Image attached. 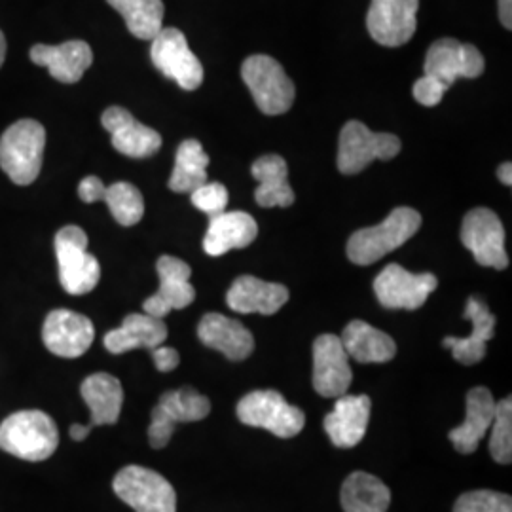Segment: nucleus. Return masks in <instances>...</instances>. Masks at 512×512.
Returning a JSON list of instances; mask_svg holds the SVG:
<instances>
[{
    "instance_id": "nucleus-11",
    "label": "nucleus",
    "mask_w": 512,
    "mask_h": 512,
    "mask_svg": "<svg viewBox=\"0 0 512 512\" xmlns=\"http://www.w3.org/2000/svg\"><path fill=\"white\" fill-rule=\"evenodd\" d=\"M461 241L480 266L495 270H505L509 266V256L505 251V228L492 209L476 207L465 215Z\"/></svg>"
},
{
    "instance_id": "nucleus-36",
    "label": "nucleus",
    "mask_w": 512,
    "mask_h": 512,
    "mask_svg": "<svg viewBox=\"0 0 512 512\" xmlns=\"http://www.w3.org/2000/svg\"><path fill=\"white\" fill-rule=\"evenodd\" d=\"M192 194V203L196 209L203 211L209 217H217L220 213L226 211L228 205V190L226 186L220 183L202 184L200 188H196Z\"/></svg>"
},
{
    "instance_id": "nucleus-34",
    "label": "nucleus",
    "mask_w": 512,
    "mask_h": 512,
    "mask_svg": "<svg viewBox=\"0 0 512 512\" xmlns=\"http://www.w3.org/2000/svg\"><path fill=\"white\" fill-rule=\"evenodd\" d=\"M492 437H490V454L492 458L509 465L512 461V399L507 397L495 403L494 421H492Z\"/></svg>"
},
{
    "instance_id": "nucleus-37",
    "label": "nucleus",
    "mask_w": 512,
    "mask_h": 512,
    "mask_svg": "<svg viewBox=\"0 0 512 512\" xmlns=\"http://www.w3.org/2000/svg\"><path fill=\"white\" fill-rule=\"evenodd\" d=\"M448 92V86L442 84L437 78L423 74L420 80L414 84V99L423 107H437L444 93Z\"/></svg>"
},
{
    "instance_id": "nucleus-5",
    "label": "nucleus",
    "mask_w": 512,
    "mask_h": 512,
    "mask_svg": "<svg viewBox=\"0 0 512 512\" xmlns=\"http://www.w3.org/2000/svg\"><path fill=\"white\" fill-rule=\"evenodd\" d=\"M59 281L74 296L92 293L101 279V266L88 253V236L80 226H65L55 236Z\"/></svg>"
},
{
    "instance_id": "nucleus-42",
    "label": "nucleus",
    "mask_w": 512,
    "mask_h": 512,
    "mask_svg": "<svg viewBox=\"0 0 512 512\" xmlns=\"http://www.w3.org/2000/svg\"><path fill=\"white\" fill-rule=\"evenodd\" d=\"M511 173V162H505V164L499 165V169H497V177H499V181L503 184H507V186H511L512 184Z\"/></svg>"
},
{
    "instance_id": "nucleus-7",
    "label": "nucleus",
    "mask_w": 512,
    "mask_h": 512,
    "mask_svg": "<svg viewBox=\"0 0 512 512\" xmlns=\"http://www.w3.org/2000/svg\"><path fill=\"white\" fill-rule=\"evenodd\" d=\"M114 494L135 512H177V494L164 476L141 465H128L112 482Z\"/></svg>"
},
{
    "instance_id": "nucleus-28",
    "label": "nucleus",
    "mask_w": 512,
    "mask_h": 512,
    "mask_svg": "<svg viewBox=\"0 0 512 512\" xmlns=\"http://www.w3.org/2000/svg\"><path fill=\"white\" fill-rule=\"evenodd\" d=\"M251 173L258 181L255 200L260 207H289L294 203V192L289 184V167L287 162L277 156L268 154L258 158Z\"/></svg>"
},
{
    "instance_id": "nucleus-30",
    "label": "nucleus",
    "mask_w": 512,
    "mask_h": 512,
    "mask_svg": "<svg viewBox=\"0 0 512 512\" xmlns=\"http://www.w3.org/2000/svg\"><path fill=\"white\" fill-rule=\"evenodd\" d=\"M340 501L344 512H387L391 492L380 478L357 471L346 478Z\"/></svg>"
},
{
    "instance_id": "nucleus-21",
    "label": "nucleus",
    "mask_w": 512,
    "mask_h": 512,
    "mask_svg": "<svg viewBox=\"0 0 512 512\" xmlns=\"http://www.w3.org/2000/svg\"><path fill=\"white\" fill-rule=\"evenodd\" d=\"M463 319L473 323L471 334L467 338L448 336L444 338L442 346L450 349L454 353V359L461 365H476L484 359L486 346L494 338L495 315L480 298L471 296L463 311Z\"/></svg>"
},
{
    "instance_id": "nucleus-29",
    "label": "nucleus",
    "mask_w": 512,
    "mask_h": 512,
    "mask_svg": "<svg viewBox=\"0 0 512 512\" xmlns=\"http://www.w3.org/2000/svg\"><path fill=\"white\" fill-rule=\"evenodd\" d=\"M342 344L357 363H389L395 353V340L384 330L374 329L365 321H351L342 334Z\"/></svg>"
},
{
    "instance_id": "nucleus-1",
    "label": "nucleus",
    "mask_w": 512,
    "mask_h": 512,
    "mask_svg": "<svg viewBox=\"0 0 512 512\" xmlns=\"http://www.w3.org/2000/svg\"><path fill=\"white\" fill-rule=\"evenodd\" d=\"M57 446V425L42 410H21L0 423V448L16 458L46 461Z\"/></svg>"
},
{
    "instance_id": "nucleus-20",
    "label": "nucleus",
    "mask_w": 512,
    "mask_h": 512,
    "mask_svg": "<svg viewBox=\"0 0 512 512\" xmlns=\"http://www.w3.org/2000/svg\"><path fill=\"white\" fill-rule=\"evenodd\" d=\"M29 57L63 84H76L93 63L92 46L84 40H69L59 46L37 44L31 48Z\"/></svg>"
},
{
    "instance_id": "nucleus-39",
    "label": "nucleus",
    "mask_w": 512,
    "mask_h": 512,
    "mask_svg": "<svg viewBox=\"0 0 512 512\" xmlns=\"http://www.w3.org/2000/svg\"><path fill=\"white\" fill-rule=\"evenodd\" d=\"M152 359L160 372H171L181 363L179 351L173 348H164V346L152 349Z\"/></svg>"
},
{
    "instance_id": "nucleus-31",
    "label": "nucleus",
    "mask_w": 512,
    "mask_h": 512,
    "mask_svg": "<svg viewBox=\"0 0 512 512\" xmlns=\"http://www.w3.org/2000/svg\"><path fill=\"white\" fill-rule=\"evenodd\" d=\"M207 165L209 156L205 154L202 143L196 139L183 141L177 148L175 169L169 179V188L177 194L194 192L202 184L207 183Z\"/></svg>"
},
{
    "instance_id": "nucleus-9",
    "label": "nucleus",
    "mask_w": 512,
    "mask_h": 512,
    "mask_svg": "<svg viewBox=\"0 0 512 512\" xmlns=\"http://www.w3.org/2000/svg\"><path fill=\"white\" fill-rule=\"evenodd\" d=\"M211 403L202 393L192 387L167 391L152 410V421L148 427V442L154 450H162L175 433L179 423L202 421L209 416Z\"/></svg>"
},
{
    "instance_id": "nucleus-32",
    "label": "nucleus",
    "mask_w": 512,
    "mask_h": 512,
    "mask_svg": "<svg viewBox=\"0 0 512 512\" xmlns=\"http://www.w3.org/2000/svg\"><path fill=\"white\" fill-rule=\"evenodd\" d=\"M124 18L129 33L139 40H152L164 29L162 0H107Z\"/></svg>"
},
{
    "instance_id": "nucleus-24",
    "label": "nucleus",
    "mask_w": 512,
    "mask_h": 512,
    "mask_svg": "<svg viewBox=\"0 0 512 512\" xmlns=\"http://www.w3.org/2000/svg\"><path fill=\"white\" fill-rule=\"evenodd\" d=\"M495 399L488 387H473L467 393V414L463 423L450 431V440L459 454H473L492 427Z\"/></svg>"
},
{
    "instance_id": "nucleus-8",
    "label": "nucleus",
    "mask_w": 512,
    "mask_h": 512,
    "mask_svg": "<svg viewBox=\"0 0 512 512\" xmlns=\"http://www.w3.org/2000/svg\"><path fill=\"white\" fill-rule=\"evenodd\" d=\"M401 152V139L393 133H374L363 122L351 120L338 145V169L344 175L361 173L374 160H393Z\"/></svg>"
},
{
    "instance_id": "nucleus-41",
    "label": "nucleus",
    "mask_w": 512,
    "mask_h": 512,
    "mask_svg": "<svg viewBox=\"0 0 512 512\" xmlns=\"http://www.w3.org/2000/svg\"><path fill=\"white\" fill-rule=\"evenodd\" d=\"M90 431H92V429H90L88 425H80V423H76V425H71V431H69V433H71V439L78 440V442H80V440H84L88 435H90Z\"/></svg>"
},
{
    "instance_id": "nucleus-12",
    "label": "nucleus",
    "mask_w": 512,
    "mask_h": 512,
    "mask_svg": "<svg viewBox=\"0 0 512 512\" xmlns=\"http://www.w3.org/2000/svg\"><path fill=\"white\" fill-rule=\"evenodd\" d=\"M437 287V275L412 274L399 264H389L374 281V293L387 310H418Z\"/></svg>"
},
{
    "instance_id": "nucleus-10",
    "label": "nucleus",
    "mask_w": 512,
    "mask_h": 512,
    "mask_svg": "<svg viewBox=\"0 0 512 512\" xmlns=\"http://www.w3.org/2000/svg\"><path fill=\"white\" fill-rule=\"evenodd\" d=\"M150 57L160 73L175 80L186 92H194L202 86V61L190 50L179 29L167 27L152 38Z\"/></svg>"
},
{
    "instance_id": "nucleus-16",
    "label": "nucleus",
    "mask_w": 512,
    "mask_h": 512,
    "mask_svg": "<svg viewBox=\"0 0 512 512\" xmlns=\"http://www.w3.org/2000/svg\"><path fill=\"white\" fill-rule=\"evenodd\" d=\"M95 327L92 319L71 310H54L44 321L42 340L48 351L63 359L82 357L92 348Z\"/></svg>"
},
{
    "instance_id": "nucleus-26",
    "label": "nucleus",
    "mask_w": 512,
    "mask_h": 512,
    "mask_svg": "<svg viewBox=\"0 0 512 512\" xmlns=\"http://www.w3.org/2000/svg\"><path fill=\"white\" fill-rule=\"evenodd\" d=\"M167 340V325L164 319L148 313H131L120 329L110 330L105 336V348L112 355H122L133 349H152L162 346Z\"/></svg>"
},
{
    "instance_id": "nucleus-35",
    "label": "nucleus",
    "mask_w": 512,
    "mask_h": 512,
    "mask_svg": "<svg viewBox=\"0 0 512 512\" xmlns=\"http://www.w3.org/2000/svg\"><path fill=\"white\" fill-rule=\"evenodd\" d=\"M454 512H512L511 495L492 490L469 492L459 497Z\"/></svg>"
},
{
    "instance_id": "nucleus-2",
    "label": "nucleus",
    "mask_w": 512,
    "mask_h": 512,
    "mask_svg": "<svg viewBox=\"0 0 512 512\" xmlns=\"http://www.w3.org/2000/svg\"><path fill=\"white\" fill-rule=\"evenodd\" d=\"M421 215L412 207H397L372 228L355 232L348 241V258L357 266H370L399 249L420 230Z\"/></svg>"
},
{
    "instance_id": "nucleus-4",
    "label": "nucleus",
    "mask_w": 512,
    "mask_h": 512,
    "mask_svg": "<svg viewBox=\"0 0 512 512\" xmlns=\"http://www.w3.org/2000/svg\"><path fill=\"white\" fill-rule=\"evenodd\" d=\"M241 78L255 99L256 107L268 116L285 114L293 107V80L283 71L281 63L270 55H251L241 65Z\"/></svg>"
},
{
    "instance_id": "nucleus-25",
    "label": "nucleus",
    "mask_w": 512,
    "mask_h": 512,
    "mask_svg": "<svg viewBox=\"0 0 512 512\" xmlns=\"http://www.w3.org/2000/svg\"><path fill=\"white\" fill-rule=\"evenodd\" d=\"M256 236L258 224L249 213L224 211L217 217H211L207 234L203 238V249L209 256H222L228 251L251 245Z\"/></svg>"
},
{
    "instance_id": "nucleus-6",
    "label": "nucleus",
    "mask_w": 512,
    "mask_h": 512,
    "mask_svg": "<svg viewBox=\"0 0 512 512\" xmlns=\"http://www.w3.org/2000/svg\"><path fill=\"white\" fill-rule=\"evenodd\" d=\"M238 418L243 425L266 429L279 439H293L306 423L304 412L285 401L274 389L253 391L238 403Z\"/></svg>"
},
{
    "instance_id": "nucleus-19",
    "label": "nucleus",
    "mask_w": 512,
    "mask_h": 512,
    "mask_svg": "<svg viewBox=\"0 0 512 512\" xmlns=\"http://www.w3.org/2000/svg\"><path fill=\"white\" fill-rule=\"evenodd\" d=\"M372 401L368 395H342L325 416V431L336 448L348 450L365 439Z\"/></svg>"
},
{
    "instance_id": "nucleus-40",
    "label": "nucleus",
    "mask_w": 512,
    "mask_h": 512,
    "mask_svg": "<svg viewBox=\"0 0 512 512\" xmlns=\"http://www.w3.org/2000/svg\"><path fill=\"white\" fill-rule=\"evenodd\" d=\"M499 19L505 29H512V0H499Z\"/></svg>"
},
{
    "instance_id": "nucleus-3",
    "label": "nucleus",
    "mask_w": 512,
    "mask_h": 512,
    "mask_svg": "<svg viewBox=\"0 0 512 512\" xmlns=\"http://www.w3.org/2000/svg\"><path fill=\"white\" fill-rule=\"evenodd\" d=\"M46 148V129L37 120H19L0 137V167L19 186L33 184L40 175Z\"/></svg>"
},
{
    "instance_id": "nucleus-23",
    "label": "nucleus",
    "mask_w": 512,
    "mask_h": 512,
    "mask_svg": "<svg viewBox=\"0 0 512 512\" xmlns=\"http://www.w3.org/2000/svg\"><path fill=\"white\" fill-rule=\"evenodd\" d=\"M203 346L217 349L230 361H243L255 349L253 334L236 319L222 313H207L198 327Z\"/></svg>"
},
{
    "instance_id": "nucleus-27",
    "label": "nucleus",
    "mask_w": 512,
    "mask_h": 512,
    "mask_svg": "<svg viewBox=\"0 0 512 512\" xmlns=\"http://www.w3.org/2000/svg\"><path fill=\"white\" fill-rule=\"evenodd\" d=\"M80 395L92 412V423L88 425L90 429L101 425H114L120 418L124 389L118 378L105 372L92 374L80 385Z\"/></svg>"
},
{
    "instance_id": "nucleus-22",
    "label": "nucleus",
    "mask_w": 512,
    "mask_h": 512,
    "mask_svg": "<svg viewBox=\"0 0 512 512\" xmlns=\"http://www.w3.org/2000/svg\"><path fill=\"white\" fill-rule=\"evenodd\" d=\"M289 302V289L281 283H268L253 275L238 277L226 294V304L238 313L274 315Z\"/></svg>"
},
{
    "instance_id": "nucleus-18",
    "label": "nucleus",
    "mask_w": 512,
    "mask_h": 512,
    "mask_svg": "<svg viewBox=\"0 0 512 512\" xmlns=\"http://www.w3.org/2000/svg\"><path fill=\"white\" fill-rule=\"evenodd\" d=\"M101 124L112 139V147L128 158H150L162 148V135L156 129L143 126L129 110L110 107L103 112Z\"/></svg>"
},
{
    "instance_id": "nucleus-14",
    "label": "nucleus",
    "mask_w": 512,
    "mask_h": 512,
    "mask_svg": "<svg viewBox=\"0 0 512 512\" xmlns=\"http://www.w3.org/2000/svg\"><path fill=\"white\" fill-rule=\"evenodd\" d=\"M353 382L348 351L338 336L323 334L313 342V389L325 399L348 393Z\"/></svg>"
},
{
    "instance_id": "nucleus-17",
    "label": "nucleus",
    "mask_w": 512,
    "mask_h": 512,
    "mask_svg": "<svg viewBox=\"0 0 512 512\" xmlns=\"http://www.w3.org/2000/svg\"><path fill=\"white\" fill-rule=\"evenodd\" d=\"M156 270L160 275V289L145 300L143 310L152 317L164 319L173 310H183L196 298V289L190 283V266L177 258L165 255L158 260Z\"/></svg>"
},
{
    "instance_id": "nucleus-13",
    "label": "nucleus",
    "mask_w": 512,
    "mask_h": 512,
    "mask_svg": "<svg viewBox=\"0 0 512 512\" xmlns=\"http://www.w3.org/2000/svg\"><path fill=\"white\" fill-rule=\"evenodd\" d=\"M420 0H372L366 14L370 37L385 48H399L418 29Z\"/></svg>"
},
{
    "instance_id": "nucleus-33",
    "label": "nucleus",
    "mask_w": 512,
    "mask_h": 512,
    "mask_svg": "<svg viewBox=\"0 0 512 512\" xmlns=\"http://www.w3.org/2000/svg\"><path fill=\"white\" fill-rule=\"evenodd\" d=\"M103 202L109 205L112 217L122 226H135L145 215L143 194L133 184H110L105 190Z\"/></svg>"
},
{
    "instance_id": "nucleus-38",
    "label": "nucleus",
    "mask_w": 512,
    "mask_h": 512,
    "mask_svg": "<svg viewBox=\"0 0 512 512\" xmlns=\"http://www.w3.org/2000/svg\"><path fill=\"white\" fill-rule=\"evenodd\" d=\"M105 190H107V186L95 175L86 177L82 183L78 184V196L84 203L103 202Z\"/></svg>"
},
{
    "instance_id": "nucleus-43",
    "label": "nucleus",
    "mask_w": 512,
    "mask_h": 512,
    "mask_svg": "<svg viewBox=\"0 0 512 512\" xmlns=\"http://www.w3.org/2000/svg\"><path fill=\"white\" fill-rule=\"evenodd\" d=\"M4 59H6V38H4V33L0 31V67H2Z\"/></svg>"
},
{
    "instance_id": "nucleus-15",
    "label": "nucleus",
    "mask_w": 512,
    "mask_h": 512,
    "mask_svg": "<svg viewBox=\"0 0 512 512\" xmlns=\"http://www.w3.org/2000/svg\"><path fill=\"white\" fill-rule=\"evenodd\" d=\"M484 57L473 44L456 38H440L431 44L425 55V74L433 76L448 88L458 78H478L484 73Z\"/></svg>"
}]
</instances>
